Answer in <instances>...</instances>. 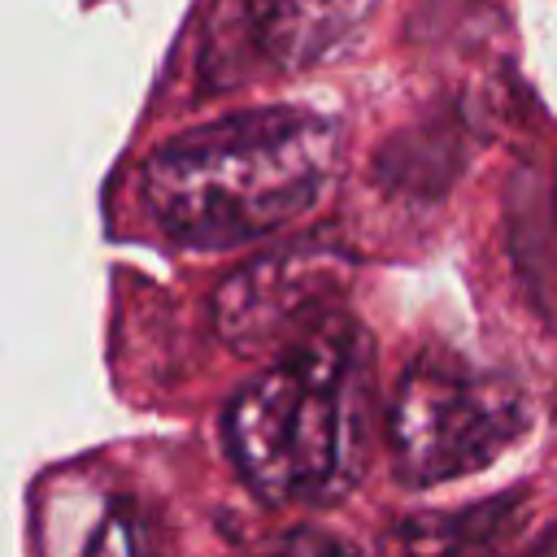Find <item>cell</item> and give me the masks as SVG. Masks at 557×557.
I'll use <instances>...</instances> for the list:
<instances>
[{
  "instance_id": "6da1fadb",
  "label": "cell",
  "mask_w": 557,
  "mask_h": 557,
  "mask_svg": "<svg viewBox=\"0 0 557 557\" xmlns=\"http://www.w3.org/2000/svg\"><path fill=\"white\" fill-rule=\"evenodd\" d=\"M335 126L296 104H270L196 126L144 165L157 226L191 248H231L305 218L331 187Z\"/></svg>"
},
{
  "instance_id": "7a4b0ae2",
  "label": "cell",
  "mask_w": 557,
  "mask_h": 557,
  "mask_svg": "<svg viewBox=\"0 0 557 557\" xmlns=\"http://www.w3.org/2000/svg\"><path fill=\"white\" fill-rule=\"evenodd\" d=\"M374 361L352 326L318 322L287 344L226 409V448L270 505L339 500L366 466Z\"/></svg>"
},
{
  "instance_id": "3957f363",
  "label": "cell",
  "mask_w": 557,
  "mask_h": 557,
  "mask_svg": "<svg viewBox=\"0 0 557 557\" xmlns=\"http://www.w3.org/2000/svg\"><path fill=\"white\" fill-rule=\"evenodd\" d=\"M527 426L531 405L505 374L448 352H422L405 370L387 413L396 470L413 487L466 479L492 466Z\"/></svg>"
},
{
  "instance_id": "277c9868",
  "label": "cell",
  "mask_w": 557,
  "mask_h": 557,
  "mask_svg": "<svg viewBox=\"0 0 557 557\" xmlns=\"http://www.w3.org/2000/svg\"><path fill=\"white\" fill-rule=\"evenodd\" d=\"M339 274L344 265L335 252L287 248L257 257L218 287V331L235 344V352H270L274 344H292L296 331L309 335L322 322L318 309L344 283Z\"/></svg>"
},
{
  "instance_id": "5b68a950",
  "label": "cell",
  "mask_w": 557,
  "mask_h": 557,
  "mask_svg": "<svg viewBox=\"0 0 557 557\" xmlns=\"http://www.w3.org/2000/svg\"><path fill=\"white\" fill-rule=\"evenodd\" d=\"M374 0H222L205 65L218 57L235 65L252 57L270 70H309L331 57L366 17Z\"/></svg>"
}]
</instances>
